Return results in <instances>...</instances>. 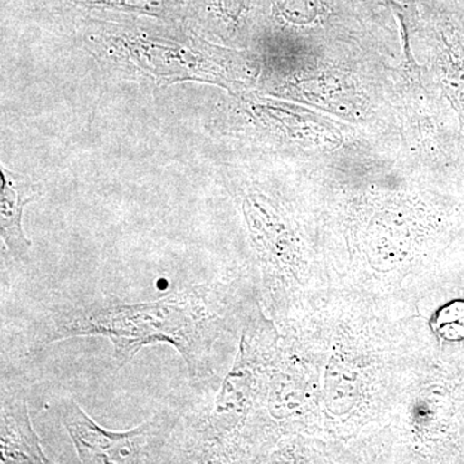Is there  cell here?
<instances>
[{
  "label": "cell",
  "instance_id": "1",
  "mask_svg": "<svg viewBox=\"0 0 464 464\" xmlns=\"http://www.w3.org/2000/svg\"><path fill=\"white\" fill-rule=\"evenodd\" d=\"M221 292L199 284L157 301L124 304L116 298L65 302L45 308L26 325V350L74 337H105L119 369L142 348L167 343L181 355L188 377L203 384L212 373V348L221 333Z\"/></svg>",
  "mask_w": 464,
  "mask_h": 464
},
{
  "label": "cell",
  "instance_id": "2",
  "mask_svg": "<svg viewBox=\"0 0 464 464\" xmlns=\"http://www.w3.org/2000/svg\"><path fill=\"white\" fill-rule=\"evenodd\" d=\"M56 411L79 462L84 464L161 462L183 414L181 409L166 406L130 431H110L94 422L72 396L58 400Z\"/></svg>",
  "mask_w": 464,
  "mask_h": 464
},
{
  "label": "cell",
  "instance_id": "3",
  "mask_svg": "<svg viewBox=\"0 0 464 464\" xmlns=\"http://www.w3.org/2000/svg\"><path fill=\"white\" fill-rule=\"evenodd\" d=\"M0 463H51L34 431L25 390L3 387L0 399Z\"/></svg>",
  "mask_w": 464,
  "mask_h": 464
},
{
  "label": "cell",
  "instance_id": "4",
  "mask_svg": "<svg viewBox=\"0 0 464 464\" xmlns=\"http://www.w3.org/2000/svg\"><path fill=\"white\" fill-rule=\"evenodd\" d=\"M0 185V235L8 252L16 261L29 259L32 241L23 228V212L41 194L38 185L25 176L2 167Z\"/></svg>",
  "mask_w": 464,
  "mask_h": 464
},
{
  "label": "cell",
  "instance_id": "5",
  "mask_svg": "<svg viewBox=\"0 0 464 464\" xmlns=\"http://www.w3.org/2000/svg\"><path fill=\"white\" fill-rule=\"evenodd\" d=\"M431 328L444 340L464 341V301H454L440 308L431 320Z\"/></svg>",
  "mask_w": 464,
  "mask_h": 464
},
{
  "label": "cell",
  "instance_id": "6",
  "mask_svg": "<svg viewBox=\"0 0 464 464\" xmlns=\"http://www.w3.org/2000/svg\"><path fill=\"white\" fill-rule=\"evenodd\" d=\"M390 11L395 14L401 29L402 43L406 58L414 65L413 54H411V35L420 30V16L417 0H383Z\"/></svg>",
  "mask_w": 464,
  "mask_h": 464
}]
</instances>
